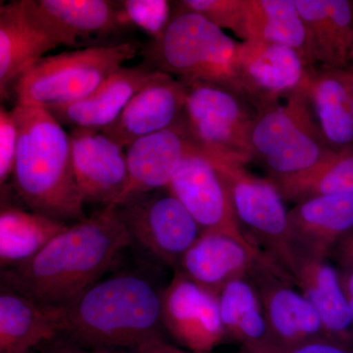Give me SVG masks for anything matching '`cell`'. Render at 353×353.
I'll return each mask as SVG.
<instances>
[{
    "label": "cell",
    "instance_id": "836d02e7",
    "mask_svg": "<svg viewBox=\"0 0 353 353\" xmlns=\"http://www.w3.org/2000/svg\"><path fill=\"white\" fill-rule=\"evenodd\" d=\"M36 350L39 353H139L134 350L118 348L85 347L64 336H58L54 340L43 343Z\"/></svg>",
    "mask_w": 353,
    "mask_h": 353
},
{
    "label": "cell",
    "instance_id": "603a6c76",
    "mask_svg": "<svg viewBox=\"0 0 353 353\" xmlns=\"http://www.w3.org/2000/svg\"><path fill=\"white\" fill-rule=\"evenodd\" d=\"M309 101L325 143L334 152L353 148V71L316 69Z\"/></svg>",
    "mask_w": 353,
    "mask_h": 353
},
{
    "label": "cell",
    "instance_id": "e575fe53",
    "mask_svg": "<svg viewBox=\"0 0 353 353\" xmlns=\"http://www.w3.org/2000/svg\"><path fill=\"white\" fill-rule=\"evenodd\" d=\"M331 256L336 257L341 266H353V229L339 241Z\"/></svg>",
    "mask_w": 353,
    "mask_h": 353
},
{
    "label": "cell",
    "instance_id": "2e32d148",
    "mask_svg": "<svg viewBox=\"0 0 353 353\" xmlns=\"http://www.w3.org/2000/svg\"><path fill=\"white\" fill-rule=\"evenodd\" d=\"M199 148L182 116L163 131L134 141L125 152L127 183L114 206L139 194L167 189L181 162Z\"/></svg>",
    "mask_w": 353,
    "mask_h": 353
},
{
    "label": "cell",
    "instance_id": "cb8c5ba5",
    "mask_svg": "<svg viewBox=\"0 0 353 353\" xmlns=\"http://www.w3.org/2000/svg\"><path fill=\"white\" fill-rule=\"evenodd\" d=\"M41 17L62 46L108 37L128 26L121 1L108 0H37Z\"/></svg>",
    "mask_w": 353,
    "mask_h": 353
},
{
    "label": "cell",
    "instance_id": "d6986e66",
    "mask_svg": "<svg viewBox=\"0 0 353 353\" xmlns=\"http://www.w3.org/2000/svg\"><path fill=\"white\" fill-rule=\"evenodd\" d=\"M267 259L261 250L248 248L226 234L202 232L181 259L178 269L199 287L219 296L225 285L248 277Z\"/></svg>",
    "mask_w": 353,
    "mask_h": 353
},
{
    "label": "cell",
    "instance_id": "52a82bcc",
    "mask_svg": "<svg viewBox=\"0 0 353 353\" xmlns=\"http://www.w3.org/2000/svg\"><path fill=\"white\" fill-rule=\"evenodd\" d=\"M209 157L226 183L236 219L248 240L294 282L296 256L289 211L275 183L253 175L243 164Z\"/></svg>",
    "mask_w": 353,
    "mask_h": 353
},
{
    "label": "cell",
    "instance_id": "f35d334b",
    "mask_svg": "<svg viewBox=\"0 0 353 353\" xmlns=\"http://www.w3.org/2000/svg\"><path fill=\"white\" fill-rule=\"evenodd\" d=\"M30 353H39L38 352H37V350H32V352H30Z\"/></svg>",
    "mask_w": 353,
    "mask_h": 353
},
{
    "label": "cell",
    "instance_id": "83f0119b",
    "mask_svg": "<svg viewBox=\"0 0 353 353\" xmlns=\"http://www.w3.org/2000/svg\"><path fill=\"white\" fill-rule=\"evenodd\" d=\"M246 41L282 44L316 66L296 0H246Z\"/></svg>",
    "mask_w": 353,
    "mask_h": 353
},
{
    "label": "cell",
    "instance_id": "8d00e7d4",
    "mask_svg": "<svg viewBox=\"0 0 353 353\" xmlns=\"http://www.w3.org/2000/svg\"><path fill=\"white\" fill-rule=\"evenodd\" d=\"M141 353H194L190 352L189 350H183L182 348L175 347V345H170L166 341H160L157 345H153L152 347L146 348Z\"/></svg>",
    "mask_w": 353,
    "mask_h": 353
},
{
    "label": "cell",
    "instance_id": "5bb4252c",
    "mask_svg": "<svg viewBox=\"0 0 353 353\" xmlns=\"http://www.w3.org/2000/svg\"><path fill=\"white\" fill-rule=\"evenodd\" d=\"M41 17L36 0H16L0 6V94L4 99L11 85L48 51L61 46Z\"/></svg>",
    "mask_w": 353,
    "mask_h": 353
},
{
    "label": "cell",
    "instance_id": "44dd1931",
    "mask_svg": "<svg viewBox=\"0 0 353 353\" xmlns=\"http://www.w3.org/2000/svg\"><path fill=\"white\" fill-rule=\"evenodd\" d=\"M316 66L350 69L353 54V2L296 0Z\"/></svg>",
    "mask_w": 353,
    "mask_h": 353
},
{
    "label": "cell",
    "instance_id": "9a60e30c",
    "mask_svg": "<svg viewBox=\"0 0 353 353\" xmlns=\"http://www.w3.org/2000/svg\"><path fill=\"white\" fill-rule=\"evenodd\" d=\"M69 138L77 185L85 204L115 205L127 183L124 148L97 130L72 128Z\"/></svg>",
    "mask_w": 353,
    "mask_h": 353
},
{
    "label": "cell",
    "instance_id": "ac0fdd59",
    "mask_svg": "<svg viewBox=\"0 0 353 353\" xmlns=\"http://www.w3.org/2000/svg\"><path fill=\"white\" fill-rule=\"evenodd\" d=\"M294 256L327 260L339 241L353 229V194L313 197L289 211Z\"/></svg>",
    "mask_w": 353,
    "mask_h": 353
},
{
    "label": "cell",
    "instance_id": "e0dca14e",
    "mask_svg": "<svg viewBox=\"0 0 353 353\" xmlns=\"http://www.w3.org/2000/svg\"><path fill=\"white\" fill-rule=\"evenodd\" d=\"M187 94L185 83L160 71L132 97L119 118L101 132L127 148L137 139L175 124L183 115Z\"/></svg>",
    "mask_w": 353,
    "mask_h": 353
},
{
    "label": "cell",
    "instance_id": "f1b7e54d",
    "mask_svg": "<svg viewBox=\"0 0 353 353\" xmlns=\"http://www.w3.org/2000/svg\"><path fill=\"white\" fill-rule=\"evenodd\" d=\"M273 182L285 201L296 204L313 197L353 194V148L334 152L310 170Z\"/></svg>",
    "mask_w": 353,
    "mask_h": 353
},
{
    "label": "cell",
    "instance_id": "d590c367",
    "mask_svg": "<svg viewBox=\"0 0 353 353\" xmlns=\"http://www.w3.org/2000/svg\"><path fill=\"white\" fill-rule=\"evenodd\" d=\"M339 271L341 288L345 292L353 322V266H341Z\"/></svg>",
    "mask_w": 353,
    "mask_h": 353
},
{
    "label": "cell",
    "instance_id": "74e56055",
    "mask_svg": "<svg viewBox=\"0 0 353 353\" xmlns=\"http://www.w3.org/2000/svg\"><path fill=\"white\" fill-rule=\"evenodd\" d=\"M350 69H352L353 71V54H352V63H350Z\"/></svg>",
    "mask_w": 353,
    "mask_h": 353
},
{
    "label": "cell",
    "instance_id": "7402d4cb",
    "mask_svg": "<svg viewBox=\"0 0 353 353\" xmlns=\"http://www.w3.org/2000/svg\"><path fill=\"white\" fill-rule=\"evenodd\" d=\"M61 336V310L1 284L0 353H30Z\"/></svg>",
    "mask_w": 353,
    "mask_h": 353
},
{
    "label": "cell",
    "instance_id": "4fadbf2b",
    "mask_svg": "<svg viewBox=\"0 0 353 353\" xmlns=\"http://www.w3.org/2000/svg\"><path fill=\"white\" fill-rule=\"evenodd\" d=\"M162 323L190 352H211L227 336L217 294L199 287L179 269L162 294Z\"/></svg>",
    "mask_w": 353,
    "mask_h": 353
},
{
    "label": "cell",
    "instance_id": "4dcf8cb0",
    "mask_svg": "<svg viewBox=\"0 0 353 353\" xmlns=\"http://www.w3.org/2000/svg\"><path fill=\"white\" fill-rule=\"evenodd\" d=\"M121 9L128 27L139 28L152 41L161 38L173 15L170 2L165 0H125Z\"/></svg>",
    "mask_w": 353,
    "mask_h": 353
},
{
    "label": "cell",
    "instance_id": "f546056e",
    "mask_svg": "<svg viewBox=\"0 0 353 353\" xmlns=\"http://www.w3.org/2000/svg\"><path fill=\"white\" fill-rule=\"evenodd\" d=\"M178 6L205 17L213 24L228 29L246 41V0H183Z\"/></svg>",
    "mask_w": 353,
    "mask_h": 353
},
{
    "label": "cell",
    "instance_id": "1f68e13d",
    "mask_svg": "<svg viewBox=\"0 0 353 353\" xmlns=\"http://www.w3.org/2000/svg\"><path fill=\"white\" fill-rule=\"evenodd\" d=\"M18 148V130L12 111L0 108V183L13 175Z\"/></svg>",
    "mask_w": 353,
    "mask_h": 353
},
{
    "label": "cell",
    "instance_id": "8992f818",
    "mask_svg": "<svg viewBox=\"0 0 353 353\" xmlns=\"http://www.w3.org/2000/svg\"><path fill=\"white\" fill-rule=\"evenodd\" d=\"M250 143L252 160L273 181L310 170L334 152L323 139L308 95L257 110Z\"/></svg>",
    "mask_w": 353,
    "mask_h": 353
},
{
    "label": "cell",
    "instance_id": "4316f807",
    "mask_svg": "<svg viewBox=\"0 0 353 353\" xmlns=\"http://www.w3.org/2000/svg\"><path fill=\"white\" fill-rule=\"evenodd\" d=\"M69 224L15 206H1L0 263L2 270L36 256Z\"/></svg>",
    "mask_w": 353,
    "mask_h": 353
},
{
    "label": "cell",
    "instance_id": "3957f363",
    "mask_svg": "<svg viewBox=\"0 0 353 353\" xmlns=\"http://www.w3.org/2000/svg\"><path fill=\"white\" fill-rule=\"evenodd\" d=\"M12 114L18 130L16 194L30 210L52 219H85L68 132L46 109L17 104Z\"/></svg>",
    "mask_w": 353,
    "mask_h": 353
},
{
    "label": "cell",
    "instance_id": "484cf974",
    "mask_svg": "<svg viewBox=\"0 0 353 353\" xmlns=\"http://www.w3.org/2000/svg\"><path fill=\"white\" fill-rule=\"evenodd\" d=\"M221 319L227 336L241 350L259 352L277 347L269 331L259 294L248 277L225 285L219 296Z\"/></svg>",
    "mask_w": 353,
    "mask_h": 353
},
{
    "label": "cell",
    "instance_id": "ba28073f",
    "mask_svg": "<svg viewBox=\"0 0 353 353\" xmlns=\"http://www.w3.org/2000/svg\"><path fill=\"white\" fill-rule=\"evenodd\" d=\"M185 85L182 118L192 141L209 157L243 165L252 161L250 138L256 117L252 104L218 85Z\"/></svg>",
    "mask_w": 353,
    "mask_h": 353
},
{
    "label": "cell",
    "instance_id": "30bf717a",
    "mask_svg": "<svg viewBox=\"0 0 353 353\" xmlns=\"http://www.w3.org/2000/svg\"><path fill=\"white\" fill-rule=\"evenodd\" d=\"M241 97L255 110L308 95L316 67L282 44L245 41L239 48Z\"/></svg>",
    "mask_w": 353,
    "mask_h": 353
},
{
    "label": "cell",
    "instance_id": "7c38bea8",
    "mask_svg": "<svg viewBox=\"0 0 353 353\" xmlns=\"http://www.w3.org/2000/svg\"><path fill=\"white\" fill-rule=\"evenodd\" d=\"M259 294L274 343L290 347L326 336L317 311L294 282L270 259L260 261L248 275Z\"/></svg>",
    "mask_w": 353,
    "mask_h": 353
},
{
    "label": "cell",
    "instance_id": "ffe728a7",
    "mask_svg": "<svg viewBox=\"0 0 353 353\" xmlns=\"http://www.w3.org/2000/svg\"><path fill=\"white\" fill-rule=\"evenodd\" d=\"M159 72L148 63L121 67L85 99L46 110L62 126L102 131L119 118L132 97L157 78Z\"/></svg>",
    "mask_w": 353,
    "mask_h": 353
},
{
    "label": "cell",
    "instance_id": "8fae6325",
    "mask_svg": "<svg viewBox=\"0 0 353 353\" xmlns=\"http://www.w3.org/2000/svg\"><path fill=\"white\" fill-rule=\"evenodd\" d=\"M167 190L187 208L202 232L226 234L259 250L241 229L220 171L201 148L181 162Z\"/></svg>",
    "mask_w": 353,
    "mask_h": 353
},
{
    "label": "cell",
    "instance_id": "d6a6232c",
    "mask_svg": "<svg viewBox=\"0 0 353 353\" xmlns=\"http://www.w3.org/2000/svg\"><path fill=\"white\" fill-rule=\"evenodd\" d=\"M236 353H353V345L329 336H322L294 347H274L259 352L241 350Z\"/></svg>",
    "mask_w": 353,
    "mask_h": 353
},
{
    "label": "cell",
    "instance_id": "5b68a950",
    "mask_svg": "<svg viewBox=\"0 0 353 353\" xmlns=\"http://www.w3.org/2000/svg\"><path fill=\"white\" fill-rule=\"evenodd\" d=\"M139 51L127 41L48 55L14 85L17 104L50 109L85 99Z\"/></svg>",
    "mask_w": 353,
    "mask_h": 353
},
{
    "label": "cell",
    "instance_id": "277c9868",
    "mask_svg": "<svg viewBox=\"0 0 353 353\" xmlns=\"http://www.w3.org/2000/svg\"><path fill=\"white\" fill-rule=\"evenodd\" d=\"M240 43L205 17L180 8L161 38L146 48V63L185 83H203L240 95Z\"/></svg>",
    "mask_w": 353,
    "mask_h": 353
},
{
    "label": "cell",
    "instance_id": "7a4b0ae2",
    "mask_svg": "<svg viewBox=\"0 0 353 353\" xmlns=\"http://www.w3.org/2000/svg\"><path fill=\"white\" fill-rule=\"evenodd\" d=\"M162 294L141 272L101 281L61 310V336L88 347L141 353L164 341Z\"/></svg>",
    "mask_w": 353,
    "mask_h": 353
},
{
    "label": "cell",
    "instance_id": "d4e9b609",
    "mask_svg": "<svg viewBox=\"0 0 353 353\" xmlns=\"http://www.w3.org/2000/svg\"><path fill=\"white\" fill-rule=\"evenodd\" d=\"M294 280L317 311L326 336L353 345L352 313L339 271L327 260L296 255Z\"/></svg>",
    "mask_w": 353,
    "mask_h": 353
},
{
    "label": "cell",
    "instance_id": "6da1fadb",
    "mask_svg": "<svg viewBox=\"0 0 353 353\" xmlns=\"http://www.w3.org/2000/svg\"><path fill=\"white\" fill-rule=\"evenodd\" d=\"M131 236L114 206L72 223L32 259L1 272V284L48 307L63 308L114 268Z\"/></svg>",
    "mask_w": 353,
    "mask_h": 353
},
{
    "label": "cell",
    "instance_id": "9c48e42d",
    "mask_svg": "<svg viewBox=\"0 0 353 353\" xmlns=\"http://www.w3.org/2000/svg\"><path fill=\"white\" fill-rule=\"evenodd\" d=\"M114 208L132 243L175 270L202 234L187 208L167 189L132 196Z\"/></svg>",
    "mask_w": 353,
    "mask_h": 353
}]
</instances>
